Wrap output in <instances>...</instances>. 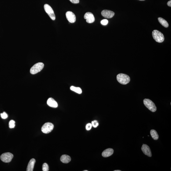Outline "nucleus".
<instances>
[{"label":"nucleus","mask_w":171,"mask_h":171,"mask_svg":"<svg viewBox=\"0 0 171 171\" xmlns=\"http://www.w3.org/2000/svg\"><path fill=\"white\" fill-rule=\"evenodd\" d=\"M117 79L119 83L123 85L128 84L130 81V77L127 74L122 73L118 74L117 76Z\"/></svg>","instance_id":"f257e3e1"},{"label":"nucleus","mask_w":171,"mask_h":171,"mask_svg":"<svg viewBox=\"0 0 171 171\" xmlns=\"http://www.w3.org/2000/svg\"><path fill=\"white\" fill-rule=\"evenodd\" d=\"M152 35L153 38L157 42L161 43L164 40V35L160 32L157 30H154L152 31Z\"/></svg>","instance_id":"f03ea898"},{"label":"nucleus","mask_w":171,"mask_h":171,"mask_svg":"<svg viewBox=\"0 0 171 171\" xmlns=\"http://www.w3.org/2000/svg\"><path fill=\"white\" fill-rule=\"evenodd\" d=\"M143 103L145 107L151 111L154 112L157 110V107L154 103L149 99H145L143 101Z\"/></svg>","instance_id":"7ed1b4c3"},{"label":"nucleus","mask_w":171,"mask_h":171,"mask_svg":"<svg viewBox=\"0 0 171 171\" xmlns=\"http://www.w3.org/2000/svg\"><path fill=\"white\" fill-rule=\"evenodd\" d=\"M44 65L42 62H38L32 67L30 70V73L31 74H37L40 72L43 69Z\"/></svg>","instance_id":"20e7f679"},{"label":"nucleus","mask_w":171,"mask_h":171,"mask_svg":"<svg viewBox=\"0 0 171 171\" xmlns=\"http://www.w3.org/2000/svg\"><path fill=\"white\" fill-rule=\"evenodd\" d=\"M54 128V126L53 124L50 122L46 123L42 126L41 131L43 133L48 134L52 131Z\"/></svg>","instance_id":"39448f33"},{"label":"nucleus","mask_w":171,"mask_h":171,"mask_svg":"<svg viewBox=\"0 0 171 171\" xmlns=\"http://www.w3.org/2000/svg\"><path fill=\"white\" fill-rule=\"evenodd\" d=\"M45 11L47 14L49 15V17L52 19V20H54L56 19L55 15L54 14V12L52 8L50 5L48 4H46L44 6Z\"/></svg>","instance_id":"423d86ee"},{"label":"nucleus","mask_w":171,"mask_h":171,"mask_svg":"<svg viewBox=\"0 0 171 171\" xmlns=\"http://www.w3.org/2000/svg\"><path fill=\"white\" fill-rule=\"evenodd\" d=\"M14 155L10 152L3 153L0 156L1 160L5 163H9L12 161Z\"/></svg>","instance_id":"0eeeda50"},{"label":"nucleus","mask_w":171,"mask_h":171,"mask_svg":"<svg viewBox=\"0 0 171 171\" xmlns=\"http://www.w3.org/2000/svg\"><path fill=\"white\" fill-rule=\"evenodd\" d=\"M66 15L67 19L71 23H73L76 21V16L73 12L68 11L67 12Z\"/></svg>","instance_id":"6e6552de"},{"label":"nucleus","mask_w":171,"mask_h":171,"mask_svg":"<svg viewBox=\"0 0 171 171\" xmlns=\"http://www.w3.org/2000/svg\"><path fill=\"white\" fill-rule=\"evenodd\" d=\"M84 19L86 20V22L88 23H92L95 21L94 15L90 12H87L86 13L84 16Z\"/></svg>","instance_id":"1a4fd4ad"},{"label":"nucleus","mask_w":171,"mask_h":171,"mask_svg":"<svg viewBox=\"0 0 171 171\" xmlns=\"http://www.w3.org/2000/svg\"><path fill=\"white\" fill-rule=\"evenodd\" d=\"M101 15L107 18H110L114 17L115 13L113 12L108 10H104L101 12Z\"/></svg>","instance_id":"9d476101"},{"label":"nucleus","mask_w":171,"mask_h":171,"mask_svg":"<svg viewBox=\"0 0 171 171\" xmlns=\"http://www.w3.org/2000/svg\"><path fill=\"white\" fill-rule=\"evenodd\" d=\"M141 150L143 153L148 156L151 157L152 156V152L150 148L146 144H143L141 147Z\"/></svg>","instance_id":"9b49d317"},{"label":"nucleus","mask_w":171,"mask_h":171,"mask_svg":"<svg viewBox=\"0 0 171 171\" xmlns=\"http://www.w3.org/2000/svg\"><path fill=\"white\" fill-rule=\"evenodd\" d=\"M47 104L49 106L53 108H57L58 107L57 103L53 98H50L47 101Z\"/></svg>","instance_id":"f8f14e48"},{"label":"nucleus","mask_w":171,"mask_h":171,"mask_svg":"<svg viewBox=\"0 0 171 171\" xmlns=\"http://www.w3.org/2000/svg\"><path fill=\"white\" fill-rule=\"evenodd\" d=\"M114 152V151L113 149L111 148L107 149L102 152V155L104 157H108L113 154Z\"/></svg>","instance_id":"ddd939ff"},{"label":"nucleus","mask_w":171,"mask_h":171,"mask_svg":"<svg viewBox=\"0 0 171 171\" xmlns=\"http://www.w3.org/2000/svg\"><path fill=\"white\" fill-rule=\"evenodd\" d=\"M35 162L36 160L32 158L30 160L29 163H28L26 171H33L34 166V165Z\"/></svg>","instance_id":"4468645a"},{"label":"nucleus","mask_w":171,"mask_h":171,"mask_svg":"<svg viewBox=\"0 0 171 171\" xmlns=\"http://www.w3.org/2000/svg\"><path fill=\"white\" fill-rule=\"evenodd\" d=\"M60 160L62 163L67 164L69 163L71 160V157L67 155H63L61 157Z\"/></svg>","instance_id":"2eb2a0df"},{"label":"nucleus","mask_w":171,"mask_h":171,"mask_svg":"<svg viewBox=\"0 0 171 171\" xmlns=\"http://www.w3.org/2000/svg\"><path fill=\"white\" fill-rule=\"evenodd\" d=\"M158 20L160 24L165 28H167L169 26V24L162 17H158Z\"/></svg>","instance_id":"dca6fc26"},{"label":"nucleus","mask_w":171,"mask_h":171,"mask_svg":"<svg viewBox=\"0 0 171 171\" xmlns=\"http://www.w3.org/2000/svg\"><path fill=\"white\" fill-rule=\"evenodd\" d=\"M150 134L154 140H157L158 139L159 136L157 132L155 130H152L150 131Z\"/></svg>","instance_id":"f3484780"},{"label":"nucleus","mask_w":171,"mask_h":171,"mask_svg":"<svg viewBox=\"0 0 171 171\" xmlns=\"http://www.w3.org/2000/svg\"><path fill=\"white\" fill-rule=\"evenodd\" d=\"M70 89L71 90L73 91L78 94H81L82 92V89L79 87H76L74 86H71Z\"/></svg>","instance_id":"a211bd4d"},{"label":"nucleus","mask_w":171,"mask_h":171,"mask_svg":"<svg viewBox=\"0 0 171 171\" xmlns=\"http://www.w3.org/2000/svg\"><path fill=\"white\" fill-rule=\"evenodd\" d=\"M43 171H48L49 170V167L47 163H45L43 165Z\"/></svg>","instance_id":"6ab92c4d"},{"label":"nucleus","mask_w":171,"mask_h":171,"mask_svg":"<svg viewBox=\"0 0 171 171\" xmlns=\"http://www.w3.org/2000/svg\"><path fill=\"white\" fill-rule=\"evenodd\" d=\"M15 121L14 120H10L9 123V127L10 128H13L15 127Z\"/></svg>","instance_id":"aec40b11"},{"label":"nucleus","mask_w":171,"mask_h":171,"mask_svg":"<svg viewBox=\"0 0 171 171\" xmlns=\"http://www.w3.org/2000/svg\"><path fill=\"white\" fill-rule=\"evenodd\" d=\"M92 125L94 128H96L99 126V123L96 120H94L92 122Z\"/></svg>","instance_id":"412c9836"},{"label":"nucleus","mask_w":171,"mask_h":171,"mask_svg":"<svg viewBox=\"0 0 171 171\" xmlns=\"http://www.w3.org/2000/svg\"><path fill=\"white\" fill-rule=\"evenodd\" d=\"M0 115L2 119H5L7 118L8 115L7 114L5 113V112H4L3 113L1 114Z\"/></svg>","instance_id":"4be33fe9"},{"label":"nucleus","mask_w":171,"mask_h":171,"mask_svg":"<svg viewBox=\"0 0 171 171\" xmlns=\"http://www.w3.org/2000/svg\"><path fill=\"white\" fill-rule=\"evenodd\" d=\"M108 21L107 20V19H105L101 21V23L104 26H105V25H107L108 23Z\"/></svg>","instance_id":"5701e85b"},{"label":"nucleus","mask_w":171,"mask_h":171,"mask_svg":"<svg viewBox=\"0 0 171 171\" xmlns=\"http://www.w3.org/2000/svg\"><path fill=\"white\" fill-rule=\"evenodd\" d=\"M92 126V124L90 123H89L87 124L86 126V129L87 130H90L91 129Z\"/></svg>","instance_id":"b1692460"},{"label":"nucleus","mask_w":171,"mask_h":171,"mask_svg":"<svg viewBox=\"0 0 171 171\" xmlns=\"http://www.w3.org/2000/svg\"><path fill=\"white\" fill-rule=\"evenodd\" d=\"M69 0L73 4H78L79 3V0Z\"/></svg>","instance_id":"393cba45"},{"label":"nucleus","mask_w":171,"mask_h":171,"mask_svg":"<svg viewBox=\"0 0 171 171\" xmlns=\"http://www.w3.org/2000/svg\"><path fill=\"white\" fill-rule=\"evenodd\" d=\"M167 4L168 6L171 7V0H170L167 3Z\"/></svg>","instance_id":"a878e982"},{"label":"nucleus","mask_w":171,"mask_h":171,"mask_svg":"<svg viewBox=\"0 0 171 171\" xmlns=\"http://www.w3.org/2000/svg\"><path fill=\"white\" fill-rule=\"evenodd\" d=\"M114 171H121L119 170H115Z\"/></svg>","instance_id":"bb28decb"},{"label":"nucleus","mask_w":171,"mask_h":171,"mask_svg":"<svg viewBox=\"0 0 171 171\" xmlns=\"http://www.w3.org/2000/svg\"><path fill=\"white\" fill-rule=\"evenodd\" d=\"M140 0V1H144V0Z\"/></svg>","instance_id":"cd10ccee"},{"label":"nucleus","mask_w":171,"mask_h":171,"mask_svg":"<svg viewBox=\"0 0 171 171\" xmlns=\"http://www.w3.org/2000/svg\"><path fill=\"white\" fill-rule=\"evenodd\" d=\"M88 171L85 170V171Z\"/></svg>","instance_id":"c85d7f7f"}]
</instances>
